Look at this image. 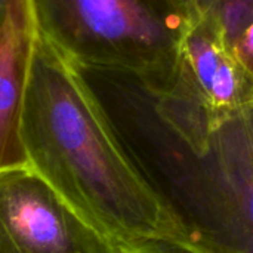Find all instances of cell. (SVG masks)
Masks as SVG:
<instances>
[{
    "label": "cell",
    "mask_w": 253,
    "mask_h": 253,
    "mask_svg": "<svg viewBox=\"0 0 253 253\" xmlns=\"http://www.w3.org/2000/svg\"><path fill=\"white\" fill-rule=\"evenodd\" d=\"M0 253H119L31 168L0 172Z\"/></svg>",
    "instance_id": "3"
},
{
    "label": "cell",
    "mask_w": 253,
    "mask_h": 253,
    "mask_svg": "<svg viewBox=\"0 0 253 253\" xmlns=\"http://www.w3.org/2000/svg\"><path fill=\"white\" fill-rule=\"evenodd\" d=\"M36 31L70 64L135 74L160 93L191 24L173 0H27Z\"/></svg>",
    "instance_id": "2"
},
{
    "label": "cell",
    "mask_w": 253,
    "mask_h": 253,
    "mask_svg": "<svg viewBox=\"0 0 253 253\" xmlns=\"http://www.w3.org/2000/svg\"><path fill=\"white\" fill-rule=\"evenodd\" d=\"M191 19V22L200 16H203L208 9L216 1V0H173Z\"/></svg>",
    "instance_id": "8"
},
{
    "label": "cell",
    "mask_w": 253,
    "mask_h": 253,
    "mask_svg": "<svg viewBox=\"0 0 253 253\" xmlns=\"http://www.w3.org/2000/svg\"><path fill=\"white\" fill-rule=\"evenodd\" d=\"M9 4H10V0H0V27L3 25V22L6 19Z\"/></svg>",
    "instance_id": "9"
},
{
    "label": "cell",
    "mask_w": 253,
    "mask_h": 253,
    "mask_svg": "<svg viewBox=\"0 0 253 253\" xmlns=\"http://www.w3.org/2000/svg\"><path fill=\"white\" fill-rule=\"evenodd\" d=\"M36 36L27 0H10L0 27V172L30 168L21 125L28 61Z\"/></svg>",
    "instance_id": "5"
},
{
    "label": "cell",
    "mask_w": 253,
    "mask_h": 253,
    "mask_svg": "<svg viewBox=\"0 0 253 253\" xmlns=\"http://www.w3.org/2000/svg\"><path fill=\"white\" fill-rule=\"evenodd\" d=\"M119 253H227V251L215 248L193 233L184 239L148 240L132 246L117 248Z\"/></svg>",
    "instance_id": "7"
},
{
    "label": "cell",
    "mask_w": 253,
    "mask_h": 253,
    "mask_svg": "<svg viewBox=\"0 0 253 253\" xmlns=\"http://www.w3.org/2000/svg\"><path fill=\"white\" fill-rule=\"evenodd\" d=\"M196 159L218 219L239 246L236 251L253 253V107L218 126Z\"/></svg>",
    "instance_id": "4"
},
{
    "label": "cell",
    "mask_w": 253,
    "mask_h": 253,
    "mask_svg": "<svg viewBox=\"0 0 253 253\" xmlns=\"http://www.w3.org/2000/svg\"><path fill=\"white\" fill-rule=\"evenodd\" d=\"M227 253H242V252H237V251H231V252H228V251H227Z\"/></svg>",
    "instance_id": "10"
},
{
    "label": "cell",
    "mask_w": 253,
    "mask_h": 253,
    "mask_svg": "<svg viewBox=\"0 0 253 253\" xmlns=\"http://www.w3.org/2000/svg\"><path fill=\"white\" fill-rule=\"evenodd\" d=\"M21 135L28 166L117 248L193 234L123 147L76 68L37 31Z\"/></svg>",
    "instance_id": "1"
},
{
    "label": "cell",
    "mask_w": 253,
    "mask_h": 253,
    "mask_svg": "<svg viewBox=\"0 0 253 253\" xmlns=\"http://www.w3.org/2000/svg\"><path fill=\"white\" fill-rule=\"evenodd\" d=\"M203 16L253 82V0H216Z\"/></svg>",
    "instance_id": "6"
}]
</instances>
